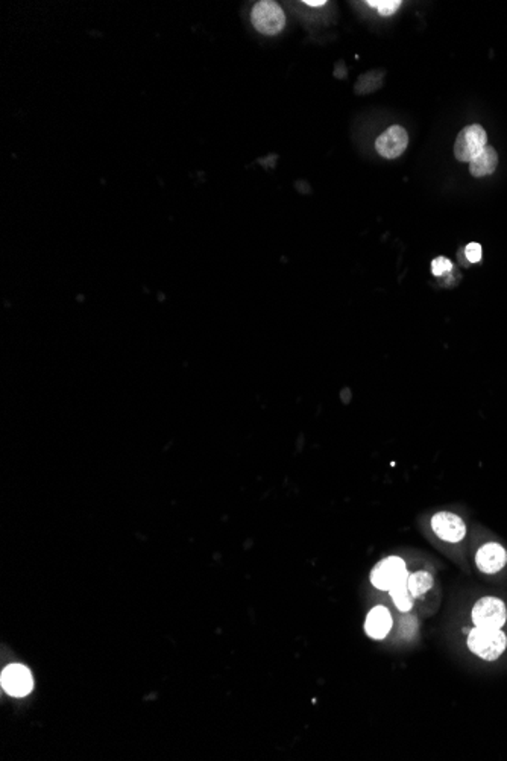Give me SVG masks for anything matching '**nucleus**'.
I'll list each match as a JSON object with an SVG mask.
<instances>
[{
    "label": "nucleus",
    "mask_w": 507,
    "mask_h": 761,
    "mask_svg": "<svg viewBox=\"0 0 507 761\" xmlns=\"http://www.w3.org/2000/svg\"><path fill=\"white\" fill-rule=\"evenodd\" d=\"M468 647L484 661H495L507 647V635L501 629L475 626L468 634Z\"/></svg>",
    "instance_id": "1"
},
{
    "label": "nucleus",
    "mask_w": 507,
    "mask_h": 761,
    "mask_svg": "<svg viewBox=\"0 0 507 761\" xmlns=\"http://www.w3.org/2000/svg\"><path fill=\"white\" fill-rule=\"evenodd\" d=\"M251 20L257 31L264 35L280 34L285 25V16L281 6L270 0H263L254 5Z\"/></svg>",
    "instance_id": "2"
},
{
    "label": "nucleus",
    "mask_w": 507,
    "mask_h": 761,
    "mask_svg": "<svg viewBox=\"0 0 507 761\" xmlns=\"http://www.w3.org/2000/svg\"><path fill=\"white\" fill-rule=\"evenodd\" d=\"M409 574L410 573L407 572L406 564H404V561L401 558L389 556L383 561H380V563L374 567V570L371 572V582L376 588L389 591L392 587H395L396 583L407 581Z\"/></svg>",
    "instance_id": "3"
},
{
    "label": "nucleus",
    "mask_w": 507,
    "mask_h": 761,
    "mask_svg": "<svg viewBox=\"0 0 507 761\" xmlns=\"http://www.w3.org/2000/svg\"><path fill=\"white\" fill-rule=\"evenodd\" d=\"M488 134L480 125H469L464 128L454 143V155L459 161L471 163L486 146Z\"/></svg>",
    "instance_id": "4"
},
{
    "label": "nucleus",
    "mask_w": 507,
    "mask_h": 761,
    "mask_svg": "<svg viewBox=\"0 0 507 761\" xmlns=\"http://www.w3.org/2000/svg\"><path fill=\"white\" fill-rule=\"evenodd\" d=\"M507 618V609L503 601L497 597H483L474 605L473 622L479 627L501 629Z\"/></svg>",
    "instance_id": "5"
},
{
    "label": "nucleus",
    "mask_w": 507,
    "mask_h": 761,
    "mask_svg": "<svg viewBox=\"0 0 507 761\" xmlns=\"http://www.w3.org/2000/svg\"><path fill=\"white\" fill-rule=\"evenodd\" d=\"M0 682H2L3 690L14 698H23L34 689V679L31 671L25 666H20V664H12V666L6 667L3 670Z\"/></svg>",
    "instance_id": "6"
},
{
    "label": "nucleus",
    "mask_w": 507,
    "mask_h": 761,
    "mask_svg": "<svg viewBox=\"0 0 507 761\" xmlns=\"http://www.w3.org/2000/svg\"><path fill=\"white\" fill-rule=\"evenodd\" d=\"M409 145L407 131L398 125L386 129L376 142L377 152L385 158H398Z\"/></svg>",
    "instance_id": "7"
},
{
    "label": "nucleus",
    "mask_w": 507,
    "mask_h": 761,
    "mask_svg": "<svg viewBox=\"0 0 507 761\" xmlns=\"http://www.w3.org/2000/svg\"><path fill=\"white\" fill-rule=\"evenodd\" d=\"M431 528L435 534L448 543H459L465 538L466 528L459 515L451 512H439L431 520Z\"/></svg>",
    "instance_id": "8"
},
{
    "label": "nucleus",
    "mask_w": 507,
    "mask_h": 761,
    "mask_svg": "<svg viewBox=\"0 0 507 761\" xmlns=\"http://www.w3.org/2000/svg\"><path fill=\"white\" fill-rule=\"evenodd\" d=\"M475 564L480 572L486 574L498 573L507 564V552L497 543L484 544L477 552Z\"/></svg>",
    "instance_id": "9"
},
{
    "label": "nucleus",
    "mask_w": 507,
    "mask_h": 761,
    "mask_svg": "<svg viewBox=\"0 0 507 761\" xmlns=\"http://www.w3.org/2000/svg\"><path fill=\"white\" fill-rule=\"evenodd\" d=\"M392 629V616L387 608L376 607L366 617L365 631L374 640H383Z\"/></svg>",
    "instance_id": "10"
},
{
    "label": "nucleus",
    "mask_w": 507,
    "mask_h": 761,
    "mask_svg": "<svg viewBox=\"0 0 507 761\" xmlns=\"http://www.w3.org/2000/svg\"><path fill=\"white\" fill-rule=\"evenodd\" d=\"M498 165V154L490 146H484L483 151L477 155V157L469 163V171L475 178H482V176L490 175L497 169Z\"/></svg>",
    "instance_id": "11"
},
{
    "label": "nucleus",
    "mask_w": 507,
    "mask_h": 761,
    "mask_svg": "<svg viewBox=\"0 0 507 761\" xmlns=\"http://www.w3.org/2000/svg\"><path fill=\"white\" fill-rule=\"evenodd\" d=\"M389 593H391V597H392V601L395 603V607L398 608L400 611L409 612L411 609V607H413V596H411L410 590L407 587V581L396 583L395 587H392L391 590H389Z\"/></svg>",
    "instance_id": "12"
},
{
    "label": "nucleus",
    "mask_w": 507,
    "mask_h": 761,
    "mask_svg": "<svg viewBox=\"0 0 507 761\" xmlns=\"http://www.w3.org/2000/svg\"><path fill=\"white\" fill-rule=\"evenodd\" d=\"M407 587L413 597H420L433 587V576L427 572H416L409 574Z\"/></svg>",
    "instance_id": "13"
},
{
    "label": "nucleus",
    "mask_w": 507,
    "mask_h": 761,
    "mask_svg": "<svg viewBox=\"0 0 507 761\" xmlns=\"http://www.w3.org/2000/svg\"><path fill=\"white\" fill-rule=\"evenodd\" d=\"M381 85H383V73L377 72V70H372V72L365 73L363 76H360V79L357 81V84H356V92L358 94L372 93V92L378 90Z\"/></svg>",
    "instance_id": "14"
},
{
    "label": "nucleus",
    "mask_w": 507,
    "mask_h": 761,
    "mask_svg": "<svg viewBox=\"0 0 507 761\" xmlns=\"http://www.w3.org/2000/svg\"><path fill=\"white\" fill-rule=\"evenodd\" d=\"M366 5H369L371 8H377L381 16L387 17L400 10L401 2L400 0H369Z\"/></svg>",
    "instance_id": "15"
},
{
    "label": "nucleus",
    "mask_w": 507,
    "mask_h": 761,
    "mask_svg": "<svg viewBox=\"0 0 507 761\" xmlns=\"http://www.w3.org/2000/svg\"><path fill=\"white\" fill-rule=\"evenodd\" d=\"M431 268H433V274H435V275H444L445 272L451 271L453 264H451L450 260H448V258L438 257L436 260H433Z\"/></svg>",
    "instance_id": "16"
},
{
    "label": "nucleus",
    "mask_w": 507,
    "mask_h": 761,
    "mask_svg": "<svg viewBox=\"0 0 507 761\" xmlns=\"http://www.w3.org/2000/svg\"><path fill=\"white\" fill-rule=\"evenodd\" d=\"M465 254L469 262L477 263L482 258V247L479 243H469L465 249Z\"/></svg>",
    "instance_id": "17"
},
{
    "label": "nucleus",
    "mask_w": 507,
    "mask_h": 761,
    "mask_svg": "<svg viewBox=\"0 0 507 761\" xmlns=\"http://www.w3.org/2000/svg\"><path fill=\"white\" fill-rule=\"evenodd\" d=\"M304 5L312 6V8H319V6L327 5V2H325V0H305Z\"/></svg>",
    "instance_id": "18"
}]
</instances>
